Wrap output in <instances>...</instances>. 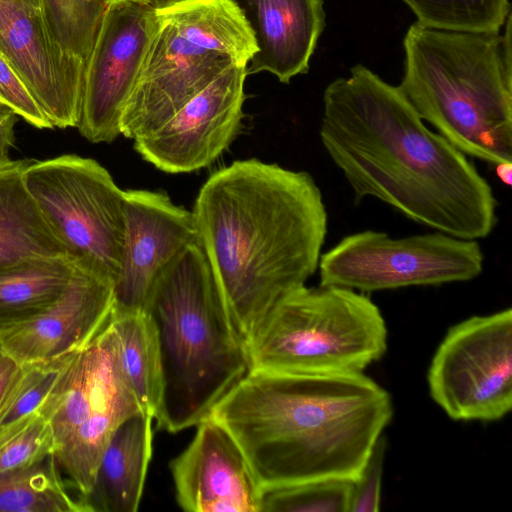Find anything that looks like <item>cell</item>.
<instances>
[{"instance_id": "cell-26", "label": "cell", "mask_w": 512, "mask_h": 512, "mask_svg": "<svg viewBox=\"0 0 512 512\" xmlns=\"http://www.w3.org/2000/svg\"><path fill=\"white\" fill-rule=\"evenodd\" d=\"M352 488L342 478L263 488L260 512H350Z\"/></svg>"}, {"instance_id": "cell-1", "label": "cell", "mask_w": 512, "mask_h": 512, "mask_svg": "<svg viewBox=\"0 0 512 512\" xmlns=\"http://www.w3.org/2000/svg\"><path fill=\"white\" fill-rule=\"evenodd\" d=\"M320 142L356 202L377 199L435 231L480 240L498 202L467 155L431 130L397 86L358 64L325 89Z\"/></svg>"}, {"instance_id": "cell-14", "label": "cell", "mask_w": 512, "mask_h": 512, "mask_svg": "<svg viewBox=\"0 0 512 512\" xmlns=\"http://www.w3.org/2000/svg\"><path fill=\"white\" fill-rule=\"evenodd\" d=\"M125 238L114 282V310L141 312L161 271L198 243L192 211L160 192L125 190Z\"/></svg>"}, {"instance_id": "cell-30", "label": "cell", "mask_w": 512, "mask_h": 512, "mask_svg": "<svg viewBox=\"0 0 512 512\" xmlns=\"http://www.w3.org/2000/svg\"><path fill=\"white\" fill-rule=\"evenodd\" d=\"M18 117L12 108L0 101V166L11 160L9 152L14 145V127Z\"/></svg>"}, {"instance_id": "cell-17", "label": "cell", "mask_w": 512, "mask_h": 512, "mask_svg": "<svg viewBox=\"0 0 512 512\" xmlns=\"http://www.w3.org/2000/svg\"><path fill=\"white\" fill-rule=\"evenodd\" d=\"M256 45L247 74L269 72L280 82L306 73L325 26L323 0H231Z\"/></svg>"}, {"instance_id": "cell-31", "label": "cell", "mask_w": 512, "mask_h": 512, "mask_svg": "<svg viewBox=\"0 0 512 512\" xmlns=\"http://www.w3.org/2000/svg\"><path fill=\"white\" fill-rule=\"evenodd\" d=\"M20 366L21 364L10 357L0 344V401Z\"/></svg>"}, {"instance_id": "cell-32", "label": "cell", "mask_w": 512, "mask_h": 512, "mask_svg": "<svg viewBox=\"0 0 512 512\" xmlns=\"http://www.w3.org/2000/svg\"><path fill=\"white\" fill-rule=\"evenodd\" d=\"M189 1L192 0H146V4L151 6L155 11L159 12Z\"/></svg>"}, {"instance_id": "cell-6", "label": "cell", "mask_w": 512, "mask_h": 512, "mask_svg": "<svg viewBox=\"0 0 512 512\" xmlns=\"http://www.w3.org/2000/svg\"><path fill=\"white\" fill-rule=\"evenodd\" d=\"M157 17L120 121L121 135L133 140L164 124L231 66L247 65L256 52L253 35L231 0H192Z\"/></svg>"}, {"instance_id": "cell-35", "label": "cell", "mask_w": 512, "mask_h": 512, "mask_svg": "<svg viewBox=\"0 0 512 512\" xmlns=\"http://www.w3.org/2000/svg\"><path fill=\"white\" fill-rule=\"evenodd\" d=\"M110 1L113 2V1H123V0H110ZM127 1L146 3V0H127Z\"/></svg>"}, {"instance_id": "cell-21", "label": "cell", "mask_w": 512, "mask_h": 512, "mask_svg": "<svg viewBox=\"0 0 512 512\" xmlns=\"http://www.w3.org/2000/svg\"><path fill=\"white\" fill-rule=\"evenodd\" d=\"M118 355L124 377L143 413L155 419L162 395V370L155 327L144 312L113 309Z\"/></svg>"}, {"instance_id": "cell-12", "label": "cell", "mask_w": 512, "mask_h": 512, "mask_svg": "<svg viewBox=\"0 0 512 512\" xmlns=\"http://www.w3.org/2000/svg\"><path fill=\"white\" fill-rule=\"evenodd\" d=\"M246 65H233L154 131L134 139L140 156L166 173H189L214 162L238 133Z\"/></svg>"}, {"instance_id": "cell-11", "label": "cell", "mask_w": 512, "mask_h": 512, "mask_svg": "<svg viewBox=\"0 0 512 512\" xmlns=\"http://www.w3.org/2000/svg\"><path fill=\"white\" fill-rule=\"evenodd\" d=\"M157 22V12L146 3H110L85 67L77 128L89 142L109 143L121 135V116Z\"/></svg>"}, {"instance_id": "cell-19", "label": "cell", "mask_w": 512, "mask_h": 512, "mask_svg": "<svg viewBox=\"0 0 512 512\" xmlns=\"http://www.w3.org/2000/svg\"><path fill=\"white\" fill-rule=\"evenodd\" d=\"M29 162L10 160L0 166V268L67 257L26 188L23 174Z\"/></svg>"}, {"instance_id": "cell-9", "label": "cell", "mask_w": 512, "mask_h": 512, "mask_svg": "<svg viewBox=\"0 0 512 512\" xmlns=\"http://www.w3.org/2000/svg\"><path fill=\"white\" fill-rule=\"evenodd\" d=\"M479 240L440 231L394 238L363 230L343 237L318 264L320 285L362 293L467 282L484 269Z\"/></svg>"}, {"instance_id": "cell-28", "label": "cell", "mask_w": 512, "mask_h": 512, "mask_svg": "<svg viewBox=\"0 0 512 512\" xmlns=\"http://www.w3.org/2000/svg\"><path fill=\"white\" fill-rule=\"evenodd\" d=\"M386 448L387 440L382 435L375 443L359 475L353 480L350 512L380 510Z\"/></svg>"}, {"instance_id": "cell-29", "label": "cell", "mask_w": 512, "mask_h": 512, "mask_svg": "<svg viewBox=\"0 0 512 512\" xmlns=\"http://www.w3.org/2000/svg\"><path fill=\"white\" fill-rule=\"evenodd\" d=\"M0 101L39 129L53 128L20 77L0 52Z\"/></svg>"}, {"instance_id": "cell-15", "label": "cell", "mask_w": 512, "mask_h": 512, "mask_svg": "<svg viewBox=\"0 0 512 512\" xmlns=\"http://www.w3.org/2000/svg\"><path fill=\"white\" fill-rule=\"evenodd\" d=\"M169 467L176 501L188 512H260L262 488L240 446L220 423H199Z\"/></svg>"}, {"instance_id": "cell-5", "label": "cell", "mask_w": 512, "mask_h": 512, "mask_svg": "<svg viewBox=\"0 0 512 512\" xmlns=\"http://www.w3.org/2000/svg\"><path fill=\"white\" fill-rule=\"evenodd\" d=\"M504 35L413 23L398 87L418 115L468 157L512 162L511 15Z\"/></svg>"}, {"instance_id": "cell-27", "label": "cell", "mask_w": 512, "mask_h": 512, "mask_svg": "<svg viewBox=\"0 0 512 512\" xmlns=\"http://www.w3.org/2000/svg\"><path fill=\"white\" fill-rule=\"evenodd\" d=\"M54 452L52 427L37 411L26 424L0 442V474L32 466Z\"/></svg>"}, {"instance_id": "cell-33", "label": "cell", "mask_w": 512, "mask_h": 512, "mask_svg": "<svg viewBox=\"0 0 512 512\" xmlns=\"http://www.w3.org/2000/svg\"><path fill=\"white\" fill-rule=\"evenodd\" d=\"M497 177L506 185H511L512 162L495 166Z\"/></svg>"}, {"instance_id": "cell-22", "label": "cell", "mask_w": 512, "mask_h": 512, "mask_svg": "<svg viewBox=\"0 0 512 512\" xmlns=\"http://www.w3.org/2000/svg\"><path fill=\"white\" fill-rule=\"evenodd\" d=\"M0 512H90L85 499L66 483L54 454L0 474Z\"/></svg>"}, {"instance_id": "cell-16", "label": "cell", "mask_w": 512, "mask_h": 512, "mask_svg": "<svg viewBox=\"0 0 512 512\" xmlns=\"http://www.w3.org/2000/svg\"><path fill=\"white\" fill-rule=\"evenodd\" d=\"M113 309V283L75 265L62 294L41 313L1 330L0 344L19 364L59 358L85 348Z\"/></svg>"}, {"instance_id": "cell-2", "label": "cell", "mask_w": 512, "mask_h": 512, "mask_svg": "<svg viewBox=\"0 0 512 512\" xmlns=\"http://www.w3.org/2000/svg\"><path fill=\"white\" fill-rule=\"evenodd\" d=\"M192 214L198 244L246 345L318 269L328 231L321 189L306 171L238 160L206 180Z\"/></svg>"}, {"instance_id": "cell-23", "label": "cell", "mask_w": 512, "mask_h": 512, "mask_svg": "<svg viewBox=\"0 0 512 512\" xmlns=\"http://www.w3.org/2000/svg\"><path fill=\"white\" fill-rule=\"evenodd\" d=\"M110 0H40L50 35L68 55L87 62Z\"/></svg>"}, {"instance_id": "cell-24", "label": "cell", "mask_w": 512, "mask_h": 512, "mask_svg": "<svg viewBox=\"0 0 512 512\" xmlns=\"http://www.w3.org/2000/svg\"><path fill=\"white\" fill-rule=\"evenodd\" d=\"M74 353L48 361L21 364L0 401V442L37 412Z\"/></svg>"}, {"instance_id": "cell-7", "label": "cell", "mask_w": 512, "mask_h": 512, "mask_svg": "<svg viewBox=\"0 0 512 512\" xmlns=\"http://www.w3.org/2000/svg\"><path fill=\"white\" fill-rule=\"evenodd\" d=\"M387 339L385 319L366 293L305 285L271 311L246 347L251 370L349 374L378 361Z\"/></svg>"}, {"instance_id": "cell-25", "label": "cell", "mask_w": 512, "mask_h": 512, "mask_svg": "<svg viewBox=\"0 0 512 512\" xmlns=\"http://www.w3.org/2000/svg\"><path fill=\"white\" fill-rule=\"evenodd\" d=\"M425 27L499 33L510 15L509 0H402Z\"/></svg>"}, {"instance_id": "cell-3", "label": "cell", "mask_w": 512, "mask_h": 512, "mask_svg": "<svg viewBox=\"0 0 512 512\" xmlns=\"http://www.w3.org/2000/svg\"><path fill=\"white\" fill-rule=\"evenodd\" d=\"M392 416L390 394L363 372L250 370L210 417L236 440L263 489L355 480Z\"/></svg>"}, {"instance_id": "cell-8", "label": "cell", "mask_w": 512, "mask_h": 512, "mask_svg": "<svg viewBox=\"0 0 512 512\" xmlns=\"http://www.w3.org/2000/svg\"><path fill=\"white\" fill-rule=\"evenodd\" d=\"M24 183L78 267L113 283L125 238L124 190L97 161L74 154L30 160Z\"/></svg>"}, {"instance_id": "cell-10", "label": "cell", "mask_w": 512, "mask_h": 512, "mask_svg": "<svg viewBox=\"0 0 512 512\" xmlns=\"http://www.w3.org/2000/svg\"><path fill=\"white\" fill-rule=\"evenodd\" d=\"M434 402L456 421H496L512 408V310L449 328L427 373Z\"/></svg>"}, {"instance_id": "cell-34", "label": "cell", "mask_w": 512, "mask_h": 512, "mask_svg": "<svg viewBox=\"0 0 512 512\" xmlns=\"http://www.w3.org/2000/svg\"><path fill=\"white\" fill-rule=\"evenodd\" d=\"M24 4L29 7L40 9V0H21Z\"/></svg>"}, {"instance_id": "cell-18", "label": "cell", "mask_w": 512, "mask_h": 512, "mask_svg": "<svg viewBox=\"0 0 512 512\" xmlns=\"http://www.w3.org/2000/svg\"><path fill=\"white\" fill-rule=\"evenodd\" d=\"M150 415L139 412L113 433L86 501L90 512H136L152 457Z\"/></svg>"}, {"instance_id": "cell-20", "label": "cell", "mask_w": 512, "mask_h": 512, "mask_svg": "<svg viewBox=\"0 0 512 512\" xmlns=\"http://www.w3.org/2000/svg\"><path fill=\"white\" fill-rule=\"evenodd\" d=\"M75 271L67 257L36 259L0 268V331L48 308Z\"/></svg>"}, {"instance_id": "cell-13", "label": "cell", "mask_w": 512, "mask_h": 512, "mask_svg": "<svg viewBox=\"0 0 512 512\" xmlns=\"http://www.w3.org/2000/svg\"><path fill=\"white\" fill-rule=\"evenodd\" d=\"M0 52L53 128L78 126L86 63L56 44L41 9L0 0Z\"/></svg>"}, {"instance_id": "cell-4", "label": "cell", "mask_w": 512, "mask_h": 512, "mask_svg": "<svg viewBox=\"0 0 512 512\" xmlns=\"http://www.w3.org/2000/svg\"><path fill=\"white\" fill-rule=\"evenodd\" d=\"M143 311L155 327L160 351L157 428L177 433L195 427L251 370L247 347L198 243L161 271Z\"/></svg>"}]
</instances>
